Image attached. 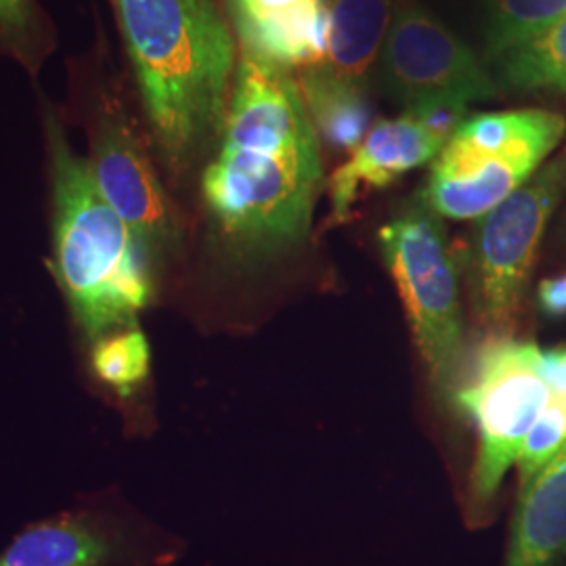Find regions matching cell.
I'll return each mask as SVG.
<instances>
[{
    "label": "cell",
    "instance_id": "1",
    "mask_svg": "<svg viewBox=\"0 0 566 566\" xmlns=\"http://www.w3.org/2000/svg\"><path fill=\"white\" fill-rule=\"evenodd\" d=\"M322 187L319 135L298 82L242 53L221 145L202 177L217 233L240 254L303 242Z\"/></svg>",
    "mask_w": 566,
    "mask_h": 566
},
{
    "label": "cell",
    "instance_id": "2",
    "mask_svg": "<svg viewBox=\"0 0 566 566\" xmlns=\"http://www.w3.org/2000/svg\"><path fill=\"white\" fill-rule=\"evenodd\" d=\"M164 163L182 170L223 130L235 44L214 0H114Z\"/></svg>",
    "mask_w": 566,
    "mask_h": 566
},
{
    "label": "cell",
    "instance_id": "3",
    "mask_svg": "<svg viewBox=\"0 0 566 566\" xmlns=\"http://www.w3.org/2000/svg\"><path fill=\"white\" fill-rule=\"evenodd\" d=\"M53 193V263L82 344L137 319L156 292L151 254L105 202L91 160L81 158L57 122L46 118Z\"/></svg>",
    "mask_w": 566,
    "mask_h": 566
},
{
    "label": "cell",
    "instance_id": "4",
    "mask_svg": "<svg viewBox=\"0 0 566 566\" xmlns=\"http://www.w3.org/2000/svg\"><path fill=\"white\" fill-rule=\"evenodd\" d=\"M565 130V118L546 109L465 118L432 163L426 206L453 221L483 219L539 170Z\"/></svg>",
    "mask_w": 566,
    "mask_h": 566
},
{
    "label": "cell",
    "instance_id": "5",
    "mask_svg": "<svg viewBox=\"0 0 566 566\" xmlns=\"http://www.w3.org/2000/svg\"><path fill=\"white\" fill-rule=\"evenodd\" d=\"M378 238L426 367L437 385L449 386L464 355V319L446 227L424 203Z\"/></svg>",
    "mask_w": 566,
    "mask_h": 566
},
{
    "label": "cell",
    "instance_id": "6",
    "mask_svg": "<svg viewBox=\"0 0 566 566\" xmlns=\"http://www.w3.org/2000/svg\"><path fill=\"white\" fill-rule=\"evenodd\" d=\"M542 350L531 343L497 338L486 344L458 399L479 432L470 479V521H479L497 495L528 430L549 401Z\"/></svg>",
    "mask_w": 566,
    "mask_h": 566
},
{
    "label": "cell",
    "instance_id": "7",
    "mask_svg": "<svg viewBox=\"0 0 566 566\" xmlns=\"http://www.w3.org/2000/svg\"><path fill=\"white\" fill-rule=\"evenodd\" d=\"M566 191V151L479 219L472 245V292L481 322L510 332L521 313L547 221Z\"/></svg>",
    "mask_w": 566,
    "mask_h": 566
},
{
    "label": "cell",
    "instance_id": "8",
    "mask_svg": "<svg viewBox=\"0 0 566 566\" xmlns=\"http://www.w3.org/2000/svg\"><path fill=\"white\" fill-rule=\"evenodd\" d=\"M177 558V542L145 523L118 493L86 495L23 526L0 549V566H170Z\"/></svg>",
    "mask_w": 566,
    "mask_h": 566
},
{
    "label": "cell",
    "instance_id": "9",
    "mask_svg": "<svg viewBox=\"0 0 566 566\" xmlns=\"http://www.w3.org/2000/svg\"><path fill=\"white\" fill-rule=\"evenodd\" d=\"M380 53L386 88L407 109L434 102H489L500 93L497 81L464 42L420 9L399 11Z\"/></svg>",
    "mask_w": 566,
    "mask_h": 566
},
{
    "label": "cell",
    "instance_id": "10",
    "mask_svg": "<svg viewBox=\"0 0 566 566\" xmlns=\"http://www.w3.org/2000/svg\"><path fill=\"white\" fill-rule=\"evenodd\" d=\"M88 160L105 202L135 231L151 259L179 242V221L160 177L118 107H109L97 120Z\"/></svg>",
    "mask_w": 566,
    "mask_h": 566
},
{
    "label": "cell",
    "instance_id": "11",
    "mask_svg": "<svg viewBox=\"0 0 566 566\" xmlns=\"http://www.w3.org/2000/svg\"><path fill=\"white\" fill-rule=\"evenodd\" d=\"M446 143L409 114L376 122L350 158L327 181L329 221L344 223L367 191L388 187L407 172L434 163Z\"/></svg>",
    "mask_w": 566,
    "mask_h": 566
},
{
    "label": "cell",
    "instance_id": "12",
    "mask_svg": "<svg viewBox=\"0 0 566 566\" xmlns=\"http://www.w3.org/2000/svg\"><path fill=\"white\" fill-rule=\"evenodd\" d=\"M242 53L283 72L325 60L332 0H224Z\"/></svg>",
    "mask_w": 566,
    "mask_h": 566
},
{
    "label": "cell",
    "instance_id": "13",
    "mask_svg": "<svg viewBox=\"0 0 566 566\" xmlns=\"http://www.w3.org/2000/svg\"><path fill=\"white\" fill-rule=\"evenodd\" d=\"M566 560V447L518 493L504 566H560Z\"/></svg>",
    "mask_w": 566,
    "mask_h": 566
},
{
    "label": "cell",
    "instance_id": "14",
    "mask_svg": "<svg viewBox=\"0 0 566 566\" xmlns=\"http://www.w3.org/2000/svg\"><path fill=\"white\" fill-rule=\"evenodd\" d=\"M304 107L319 137L343 151H355L371 124L364 84L343 78L324 63L304 67L298 76Z\"/></svg>",
    "mask_w": 566,
    "mask_h": 566
},
{
    "label": "cell",
    "instance_id": "15",
    "mask_svg": "<svg viewBox=\"0 0 566 566\" xmlns=\"http://www.w3.org/2000/svg\"><path fill=\"white\" fill-rule=\"evenodd\" d=\"M390 21V0H332L329 34L322 61L327 70L364 84L378 57Z\"/></svg>",
    "mask_w": 566,
    "mask_h": 566
},
{
    "label": "cell",
    "instance_id": "16",
    "mask_svg": "<svg viewBox=\"0 0 566 566\" xmlns=\"http://www.w3.org/2000/svg\"><path fill=\"white\" fill-rule=\"evenodd\" d=\"M491 60L507 88L566 93V15Z\"/></svg>",
    "mask_w": 566,
    "mask_h": 566
},
{
    "label": "cell",
    "instance_id": "17",
    "mask_svg": "<svg viewBox=\"0 0 566 566\" xmlns=\"http://www.w3.org/2000/svg\"><path fill=\"white\" fill-rule=\"evenodd\" d=\"M88 369L102 388L118 399H130L147 385L151 374V348L142 327L126 325L86 346Z\"/></svg>",
    "mask_w": 566,
    "mask_h": 566
},
{
    "label": "cell",
    "instance_id": "18",
    "mask_svg": "<svg viewBox=\"0 0 566 566\" xmlns=\"http://www.w3.org/2000/svg\"><path fill=\"white\" fill-rule=\"evenodd\" d=\"M486 53L495 57L565 18L566 0H489Z\"/></svg>",
    "mask_w": 566,
    "mask_h": 566
},
{
    "label": "cell",
    "instance_id": "19",
    "mask_svg": "<svg viewBox=\"0 0 566 566\" xmlns=\"http://www.w3.org/2000/svg\"><path fill=\"white\" fill-rule=\"evenodd\" d=\"M566 447V401L549 397L542 416L528 430L525 443L518 451V479L521 489L546 468Z\"/></svg>",
    "mask_w": 566,
    "mask_h": 566
},
{
    "label": "cell",
    "instance_id": "20",
    "mask_svg": "<svg viewBox=\"0 0 566 566\" xmlns=\"http://www.w3.org/2000/svg\"><path fill=\"white\" fill-rule=\"evenodd\" d=\"M544 378H546L549 397L566 401V350H552L542 355Z\"/></svg>",
    "mask_w": 566,
    "mask_h": 566
},
{
    "label": "cell",
    "instance_id": "21",
    "mask_svg": "<svg viewBox=\"0 0 566 566\" xmlns=\"http://www.w3.org/2000/svg\"><path fill=\"white\" fill-rule=\"evenodd\" d=\"M539 304L549 317L566 315V273L554 280H546L539 285Z\"/></svg>",
    "mask_w": 566,
    "mask_h": 566
},
{
    "label": "cell",
    "instance_id": "22",
    "mask_svg": "<svg viewBox=\"0 0 566 566\" xmlns=\"http://www.w3.org/2000/svg\"><path fill=\"white\" fill-rule=\"evenodd\" d=\"M30 11L25 0H0V25L7 30H25Z\"/></svg>",
    "mask_w": 566,
    "mask_h": 566
}]
</instances>
